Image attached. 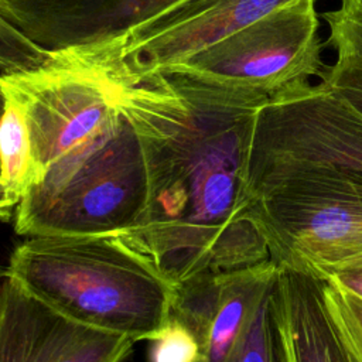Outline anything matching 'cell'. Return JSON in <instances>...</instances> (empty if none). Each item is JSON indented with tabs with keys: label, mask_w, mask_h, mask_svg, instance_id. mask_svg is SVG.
I'll return each instance as SVG.
<instances>
[{
	"label": "cell",
	"mask_w": 362,
	"mask_h": 362,
	"mask_svg": "<svg viewBox=\"0 0 362 362\" xmlns=\"http://www.w3.org/2000/svg\"><path fill=\"white\" fill-rule=\"evenodd\" d=\"M117 102L144 154L143 221L117 236L171 284L269 259L249 216L256 116L270 98L170 71L136 74L115 52Z\"/></svg>",
	"instance_id": "cell-1"
},
{
	"label": "cell",
	"mask_w": 362,
	"mask_h": 362,
	"mask_svg": "<svg viewBox=\"0 0 362 362\" xmlns=\"http://www.w3.org/2000/svg\"><path fill=\"white\" fill-rule=\"evenodd\" d=\"M6 273L59 314L134 342L170 320L174 284L117 236H30Z\"/></svg>",
	"instance_id": "cell-2"
},
{
	"label": "cell",
	"mask_w": 362,
	"mask_h": 362,
	"mask_svg": "<svg viewBox=\"0 0 362 362\" xmlns=\"http://www.w3.org/2000/svg\"><path fill=\"white\" fill-rule=\"evenodd\" d=\"M148 180L137 133L122 110L48 164L14 209L17 235L122 236L144 218Z\"/></svg>",
	"instance_id": "cell-3"
},
{
	"label": "cell",
	"mask_w": 362,
	"mask_h": 362,
	"mask_svg": "<svg viewBox=\"0 0 362 362\" xmlns=\"http://www.w3.org/2000/svg\"><path fill=\"white\" fill-rule=\"evenodd\" d=\"M249 216L269 257L314 279L362 264V181L280 168L247 174Z\"/></svg>",
	"instance_id": "cell-4"
},
{
	"label": "cell",
	"mask_w": 362,
	"mask_h": 362,
	"mask_svg": "<svg viewBox=\"0 0 362 362\" xmlns=\"http://www.w3.org/2000/svg\"><path fill=\"white\" fill-rule=\"evenodd\" d=\"M318 28L315 0H296L158 71L252 89L272 100L324 71Z\"/></svg>",
	"instance_id": "cell-5"
},
{
	"label": "cell",
	"mask_w": 362,
	"mask_h": 362,
	"mask_svg": "<svg viewBox=\"0 0 362 362\" xmlns=\"http://www.w3.org/2000/svg\"><path fill=\"white\" fill-rule=\"evenodd\" d=\"M280 168L362 181V113L324 81L273 98L257 112L247 174Z\"/></svg>",
	"instance_id": "cell-6"
},
{
	"label": "cell",
	"mask_w": 362,
	"mask_h": 362,
	"mask_svg": "<svg viewBox=\"0 0 362 362\" xmlns=\"http://www.w3.org/2000/svg\"><path fill=\"white\" fill-rule=\"evenodd\" d=\"M133 345L59 314L3 273L0 362H123Z\"/></svg>",
	"instance_id": "cell-7"
},
{
	"label": "cell",
	"mask_w": 362,
	"mask_h": 362,
	"mask_svg": "<svg viewBox=\"0 0 362 362\" xmlns=\"http://www.w3.org/2000/svg\"><path fill=\"white\" fill-rule=\"evenodd\" d=\"M280 267L269 257L252 266L205 272L174 286L170 317L197 338V362H228Z\"/></svg>",
	"instance_id": "cell-8"
},
{
	"label": "cell",
	"mask_w": 362,
	"mask_h": 362,
	"mask_svg": "<svg viewBox=\"0 0 362 362\" xmlns=\"http://www.w3.org/2000/svg\"><path fill=\"white\" fill-rule=\"evenodd\" d=\"M191 0H0V17L47 51L102 45Z\"/></svg>",
	"instance_id": "cell-9"
},
{
	"label": "cell",
	"mask_w": 362,
	"mask_h": 362,
	"mask_svg": "<svg viewBox=\"0 0 362 362\" xmlns=\"http://www.w3.org/2000/svg\"><path fill=\"white\" fill-rule=\"evenodd\" d=\"M293 1L296 0H191L170 16L110 44L129 71H158Z\"/></svg>",
	"instance_id": "cell-10"
},
{
	"label": "cell",
	"mask_w": 362,
	"mask_h": 362,
	"mask_svg": "<svg viewBox=\"0 0 362 362\" xmlns=\"http://www.w3.org/2000/svg\"><path fill=\"white\" fill-rule=\"evenodd\" d=\"M270 303L284 362H358L331 327L320 279L280 269Z\"/></svg>",
	"instance_id": "cell-11"
},
{
	"label": "cell",
	"mask_w": 362,
	"mask_h": 362,
	"mask_svg": "<svg viewBox=\"0 0 362 362\" xmlns=\"http://www.w3.org/2000/svg\"><path fill=\"white\" fill-rule=\"evenodd\" d=\"M1 93L4 109L0 117V187L17 205L34 177L31 137L21 102L7 90Z\"/></svg>",
	"instance_id": "cell-12"
},
{
	"label": "cell",
	"mask_w": 362,
	"mask_h": 362,
	"mask_svg": "<svg viewBox=\"0 0 362 362\" xmlns=\"http://www.w3.org/2000/svg\"><path fill=\"white\" fill-rule=\"evenodd\" d=\"M321 297L342 348L362 362V297L321 280Z\"/></svg>",
	"instance_id": "cell-13"
},
{
	"label": "cell",
	"mask_w": 362,
	"mask_h": 362,
	"mask_svg": "<svg viewBox=\"0 0 362 362\" xmlns=\"http://www.w3.org/2000/svg\"><path fill=\"white\" fill-rule=\"evenodd\" d=\"M272 290L262 298L228 362H284L279 331L272 313Z\"/></svg>",
	"instance_id": "cell-14"
},
{
	"label": "cell",
	"mask_w": 362,
	"mask_h": 362,
	"mask_svg": "<svg viewBox=\"0 0 362 362\" xmlns=\"http://www.w3.org/2000/svg\"><path fill=\"white\" fill-rule=\"evenodd\" d=\"M329 27L328 44L337 55L362 62V0H341L337 10L322 14Z\"/></svg>",
	"instance_id": "cell-15"
},
{
	"label": "cell",
	"mask_w": 362,
	"mask_h": 362,
	"mask_svg": "<svg viewBox=\"0 0 362 362\" xmlns=\"http://www.w3.org/2000/svg\"><path fill=\"white\" fill-rule=\"evenodd\" d=\"M49 54L0 17V71L3 74L35 69L47 62Z\"/></svg>",
	"instance_id": "cell-16"
},
{
	"label": "cell",
	"mask_w": 362,
	"mask_h": 362,
	"mask_svg": "<svg viewBox=\"0 0 362 362\" xmlns=\"http://www.w3.org/2000/svg\"><path fill=\"white\" fill-rule=\"evenodd\" d=\"M150 362H197L199 345L194 334L181 322L171 318L150 339Z\"/></svg>",
	"instance_id": "cell-17"
},
{
	"label": "cell",
	"mask_w": 362,
	"mask_h": 362,
	"mask_svg": "<svg viewBox=\"0 0 362 362\" xmlns=\"http://www.w3.org/2000/svg\"><path fill=\"white\" fill-rule=\"evenodd\" d=\"M320 79L342 95L358 112L362 113V62L337 55L332 65L325 66Z\"/></svg>",
	"instance_id": "cell-18"
},
{
	"label": "cell",
	"mask_w": 362,
	"mask_h": 362,
	"mask_svg": "<svg viewBox=\"0 0 362 362\" xmlns=\"http://www.w3.org/2000/svg\"><path fill=\"white\" fill-rule=\"evenodd\" d=\"M325 281H329L345 291L362 297V264L352 269L339 270L331 274Z\"/></svg>",
	"instance_id": "cell-19"
},
{
	"label": "cell",
	"mask_w": 362,
	"mask_h": 362,
	"mask_svg": "<svg viewBox=\"0 0 362 362\" xmlns=\"http://www.w3.org/2000/svg\"><path fill=\"white\" fill-rule=\"evenodd\" d=\"M16 202L0 187V221H10L14 215Z\"/></svg>",
	"instance_id": "cell-20"
},
{
	"label": "cell",
	"mask_w": 362,
	"mask_h": 362,
	"mask_svg": "<svg viewBox=\"0 0 362 362\" xmlns=\"http://www.w3.org/2000/svg\"><path fill=\"white\" fill-rule=\"evenodd\" d=\"M3 109H4V98H3V93H1V90H0V117H1Z\"/></svg>",
	"instance_id": "cell-21"
},
{
	"label": "cell",
	"mask_w": 362,
	"mask_h": 362,
	"mask_svg": "<svg viewBox=\"0 0 362 362\" xmlns=\"http://www.w3.org/2000/svg\"><path fill=\"white\" fill-rule=\"evenodd\" d=\"M1 280H3V273H1V270H0V284H1Z\"/></svg>",
	"instance_id": "cell-22"
}]
</instances>
